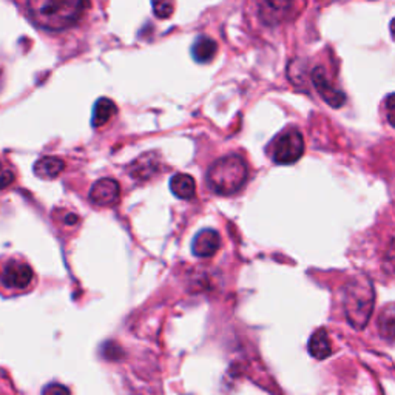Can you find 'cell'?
<instances>
[{
    "instance_id": "6da1fadb",
    "label": "cell",
    "mask_w": 395,
    "mask_h": 395,
    "mask_svg": "<svg viewBox=\"0 0 395 395\" xmlns=\"http://www.w3.org/2000/svg\"><path fill=\"white\" fill-rule=\"evenodd\" d=\"M88 0H26V11L35 25L48 31H62L81 21Z\"/></svg>"
},
{
    "instance_id": "30bf717a",
    "label": "cell",
    "mask_w": 395,
    "mask_h": 395,
    "mask_svg": "<svg viewBox=\"0 0 395 395\" xmlns=\"http://www.w3.org/2000/svg\"><path fill=\"white\" fill-rule=\"evenodd\" d=\"M170 190L180 200H192L196 193V182L190 175L176 173L170 180Z\"/></svg>"
},
{
    "instance_id": "8992f818",
    "label": "cell",
    "mask_w": 395,
    "mask_h": 395,
    "mask_svg": "<svg viewBox=\"0 0 395 395\" xmlns=\"http://www.w3.org/2000/svg\"><path fill=\"white\" fill-rule=\"evenodd\" d=\"M312 82L317 88L318 93L321 95V97L325 99V102L331 105L334 108H340L341 105L346 102V95L343 91L337 90L332 85L331 79L327 76V71L322 67H315L312 70Z\"/></svg>"
},
{
    "instance_id": "3957f363",
    "label": "cell",
    "mask_w": 395,
    "mask_h": 395,
    "mask_svg": "<svg viewBox=\"0 0 395 395\" xmlns=\"http://www.w3.org/2000/svg\"><path fill=\"white\" fill-rule=\"evenodd\" d=\"M374 287L365 276L352 280L345 291V312L349 322L355 329H363L374 309Z\"/></svg>"
},
{
    "instance_id": "ac0fdd59",
    "label": "cell",
    "mask_w": 395,
    "mask_h": 395,
    "mask_svg": "<svg viewBox=\"0 0 395 395\" xmlns=\"http://www.w3.org/2000/svg\"><path fill=\"white\" fill-rule=\"evenodd\" d=\"M42 395H71L67 386L61 383H50L44 387Z\"/></svg>"
},
{
    "instance_id": "4fadbf2b",
    "label": "cell",
    "mask_w": 395,
    "mask_h": 395,
    "mask_svg": "<svg viewBox=\"0 0 395 395\" xmlns=\"http://www.w3.org/2000/svg\"><path fill=\"white\" fill-rule=\"evenodd\" d=\"M216 52H218V44L210 37H200L192 47V56L195 61L200 64H207L213 61Z\"/></svg>"
},
{
    "instance_id": "8fae6325",
    "label": "cell",
    "mask_w": 395,
    "mask_h": 395,
    "mask_svg": "<svg viewBox=\"0 0 395 395\" xmlns=\"http://www.w3.org/2000/svg\"><path fill=\"white\" fill-rule=\"evenodd\" d=\"M309 352L314 358L325 360L332 355V345L325 329H318L309 340Z\"/></svg>"
},
{
    "instance_id": "7402d4cb",
    "label": "cell",
    "mask_w": 395,
    "mask_h": 395,
    "mask_svg": "<svg viewBox=\"0 0 395 395\" xmlns=\"http://www.w3.org/2000/svg\"><path fill=\"white\" fill-rule=\"evenodd\" d=\"M0 170H2V164H0Z\"/></svg>"
},
{
    "instance_id": "52a82bcc",
    "label": "cell",
    "mask_w": 395,
    "mask_h": 395,
    "mask_svg": "<svg viewBox=\"0 0 395 395\" xmlns=\"http://www.w3.org/2000/svg\"><path fill=\"white\" fill-rule=\"evenodd\" d=\"M119 195L121 189L117 181L110 180V177H104V180H99L97 182H95L93 187H91L90 201L96 204V206L108 207L116 204V201L119 200Z\"/></svg>"
},
{
    "instance_id": "9a60e30c",
    "label": "cell",
    "mask_w": 395,
    "mask_h": 395,
    "mask_svg": "<svg viewBox=\"0 0 395 395\" xmlns=\"http://www.w3.org/2000/svg\"><path fill=\"white\" fill-rule=\"evenodd\" d=\"M293 0H260L261 11L272 17H281L289 11Z\"/></svg>"
},
{
    "instance_id": "5bb4252c",
    "label": "cell",
    "mask_w": 395,
    "mask_h": 395,
    "mask_svg": "<svg viewBox=\"0 0 395 395\" xmlns=\"http://www.w3.org/2000/svg\"><path fill=\"white\" fill-rule=\"evenodd\" d=\"M157 170V160L153 153H146L136 160L131 166V176L139 177V180H148Z\"/></svg>"
},
{
    "instance_id": "7c38bea8",
    "label": "cell",
    "mask_w": 395,
    "mask_h": 395,
    "mask_svg": "<svg viewBox=\"0 0 395 395\" xmlns=\"http://www.w3.org/2000/svg\"><path fill=\"white\" fill-rule=\"evenodd\" d=\"M116 104L111 101L108 97H101L97 99V102L95 104V108H93V117H91V124H93V127H104L105 124H107L111 117L116 115Z\"/></svg>"
},
{
    "instance_id": "ba28073f",
    "label": "cell",
    "mask_w": 395,
    "mask_h": 395,
    "mask_svg": "<svg viewBox=\"0 0 395 395\" xmlns=\"http://www.w3.org/2000/svg\"><path fill=\"white\" fill-rule=\"evenodd\" d=\"M221 247V236L216 230L204 229L195 236L192 242V252L200 258H210Z\"/></svg>"
},
{
    "instance_id": "ffe728a7",
    "label": "cell",
    "mask_w": 395,
    "mask_h": 395,
    "mask_svg": "<svg viewBox=\"0 0 395 395\" xmlns=\"http://www.w3.org/2000/svg\"><path fill=\"white\" fill-rule=\"evenodd\" d=\"M386 113H387V121L394 127V95H389L386 99Z\"/></svg>"
},
{
    "instance_id": "9c48e42d",
    "label": "cell",
    "mask_w": 395,
    "mask_h": 395,
    "mask_svg": "<svg viewBox=\"0 0 395 395\" xmlns=\"http://www.w3.org/2000/svg\"><path fill=\"white\" fill-rule=\"evenodd\" d=\"M65 162L61 157L44 156L35 164V175L41 180H55L64 172Z\"/></svg>"
},
{
    "instance_id": "44dd1931",
    "label": "cell",
    "mask_w": 395,
    "mask_h": 395,
    "mask_svg": "<svg viewBox=\"0 0 395 395\" xmlns=\"http://www.w3.org/2000/svg\"><path fill=\"white\" fill-rule=\"evenodd\" d=\"M65 222H67V224H75V222H77V216L73 215V213H70V215L65 216Z\"/></svg>"
},
{
    "instance_id": "277c9868",
    "label": "cell",
    "mask_w": 395,
    "mask_h": 395,
    "mask_svg": "<svg viewBox=\"0 0 395 395\" xmlns=\"http://www.w3.org/2000/svg\"><path fill=\"white\" fill-rule=\"evenodd\" d=\"M305 153V139L298 130H286L276 137L272 148V160L280 166H291Z\"/></svg>"
},
{
    "instance_id": "e0dca14e",
    "label": "cell",
    "mask_w": 395,
    "mask_h": 395,
    "mask_svg": "<svg viewBox=\"0 0 395 395\" xmlns=\"http://www.w3.org/2000/svg\"><path fill=\"white\" fill-rule=\"evenodd\" d=\"M151 6L157 19H167L173 15L175 0H151Z\"/></svg>"
},
{
    "instance_id": "d6986e66",
    "label": "cell",
    "mask_w": 395,
    "mask_h": 395,
    "mask_svg": "<svg viewBox=\"0 0 395 395\" xmlns=\"http://www.w3.org/2000/svg\"><path fill=\"white\" fill-rule=\"evenodd\" d=\"M12 181H15V173L11 170H0V190L11 186Z\"/></svg>"
},
{
    "instance_id": "7a4b0ae2",
    "label": "cell",
    "mask_w": 395,
    "mask_h": 395,
    "mask_svg": "<svg viewBox=\"0 0 395 395\" xmlns=\"http://www.w3.org/2000/svg\"><path fill=\"white\" fill-rule=\"evenodd\" d=\"M249 170L238 155H229L215 161L207 172V186L216 195L229 196L244 187Z\"/></svg>"
},
{
    "instance_id": "5b68a950",
    "label": "cell",
    "mask_w": 395,
    "mask_h": 395,
    "mask_svg": "<svg viewBox=\"0 0 395 395\" xmlns=\"http://www.w3.org/2000/svg\"><path fill=\"white\" fill-rule=\"evenodd\" d=\"M32 269L26 264V262L17 261V260H10L6 261V264L2 267V272H0V281L6 289H17V291H22L26 289L32 281Z\"/></svg>"
},
{
    "instance_id": "2e32d148",
    "label": "cell",
    "mask_w": 395,
    "mask_h": 395,
    "mask_svg": "<svg viewBox=\"0 0 395 395\" xmlns=\"http://www.w3.org/2000/svg\"><path fill=\"white\" fill-rule=\"evenodd\" d=\"M394 306L389 305L383 312H381V317L378 320V327H380V334L387 341H392L394 338Z\"/></svg>"
}]
</instances>
